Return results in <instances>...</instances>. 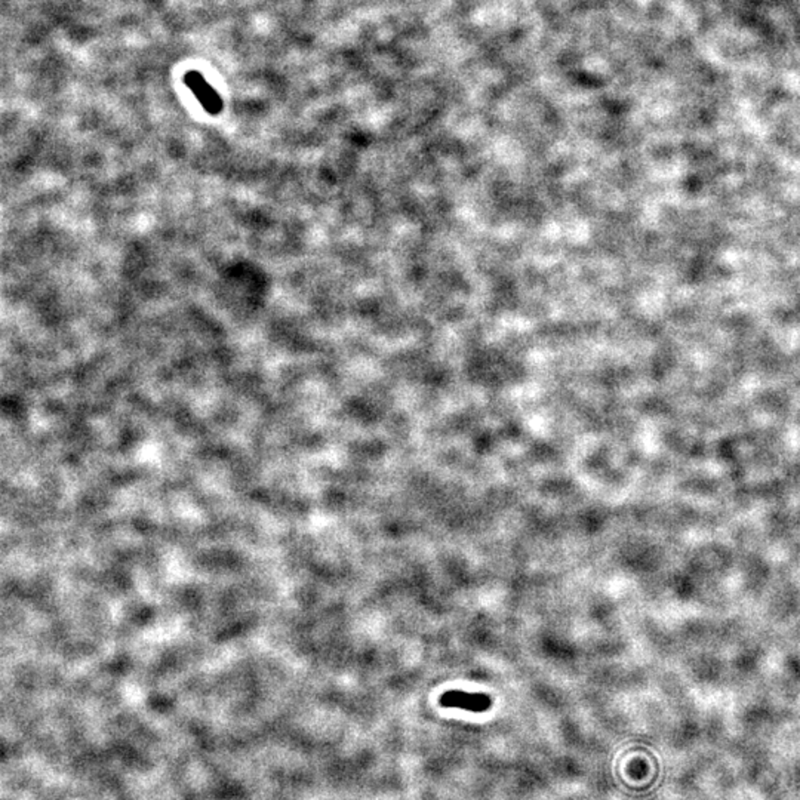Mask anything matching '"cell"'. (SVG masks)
Instances as JSON below:
<instances>
[{
  "label": "cell",
  "mask_w": 800,
  "mask_h": 800,
  "mask_svg": "<svg viewBox=\"0 0 800 800\" xmlns=\"http://www.w3.org/2000/svg\"><path fill=\"white\" fill-rule=\"evenodd\" d=\"M439 702L443 707H455V709H464L473 713H483L492 704L489 695L469 694V692H463V690L445 692V694L440 697Z\"/></svg>",
  "instance_id": "cell-2"
},
{
  "label": "cell",
  "mask_w": 800,
  "mask_h": 800,
  "mask_svg": "<svg viewBox=\"0 0 800 800\" xmlns=\"http://www.w3.org/2000/svg\"><path fill=\"white\" fill-rule=\"evenodd\" d=\"M184 82H186V85L193 90V94L196 95L199 102L204 105V109L208 113L217 114V113L221 112V109H223L221 98L217 94V90H215L206 82V79L204 78V74H200L196 70L187 71L186 78H184Z\"/></svg>",
  "instance_id": "cell-1"
}]
</instances>
